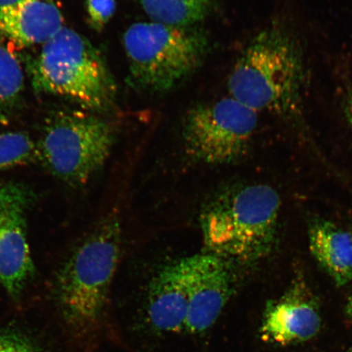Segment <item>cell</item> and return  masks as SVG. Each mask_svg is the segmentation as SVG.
Returning <instances> with one entry per match:
<instances>
[{
	"mask_svg": "<svg viewBox=\"0 0 352 352\" xmlns=\"http://www.w3.org/2000/svg\"><path fill=\"white\" fill-rule=\"evenodd\" d=\"M305 79L300 47L292 33L274 24L242 52L228 78L230 96L254 110L281 118L300 114Z\"/></svg>",
	"mask_w": 352,
	"mask_h": 352,
	"instance_id": "cell-1",
	"label": "cell"
},
{
	"mask_svg": "<svg viewBox=\"0 0 352 352\" xmlns=\"http://www.w3.org/2000/svg\"><path fill=\"white\" fill-rule=\"evenodd\" d=\"M280 206L278 193L267 184L231 189L215 197L200 217L206 253L232 267L261 262L274 248Z\"/></svg>",
	"mask_w": 352,
	"mask_h": 352,
	"instance_id": "cell-2",
	"label": "cell"
},
{
	"mask_svg": "<svg viewBox=\"0 0 352 352\" xmlns=\"http://www.w3.org/2000/svg\"><path fill=\"white\" fill-rule=\"evenodd\" d=\"M121 228L116 218L100 223L61 264L56 276L57 300L70 327L78 331L98 324L120 261Z\"/></svg>",
	"mask_w": 352,
	"mask_h": 352,
	"instance_id": "cell-3",
	"label": "cell"
},
{
	"mask_svg": "<svg viewBox=\"0 0 352 352\" xmlns=\"http://www.w3.org/2000/svg\"><path fill=\"white\" fill-rule=\"evenodd\" d=\"M30 70L35 89L72 100L86 111H109L116 103L117 85L107 61L76 30L63 26L44 43Z\"/></svg>",
	"mask_w": 352,
	"mask_h": 352,
	"instance_id": "cell-4",
	"label": "cell"
},
{
	"mask_svg": "<svg viewBox=\"0 0 352 352\" xmlns=\"http://www.w3.org/2000/svg\"><path fill=\"white\" fill-rule=\"evenodd\" d=\"M195 26V25H193ZM193 26L136 22L123 35L132 83L144 91H168L199 67L208 38Z\"/></svg>",
	"mask_w": 352,
	"mask_h": 352,
	"instance_id": "cell-5",
	"label": "cell"
},
{
	"mask_svg": "<svg viewBox=\"0 0 352 352\" xmlns=\"http://www.w3.org/2000/svg\"><path fill=\"white\" fill-rule=\"evenodd\" d=\"M114 140L111 124L96 113L60 112L44 126L38 158L60 182L79 187L102 168Z\"/></svg>",
	"mask_w": 352,
	"mask_h": 352,
	"instance_id": "cell-6",
	"label": "cell"
},
{
	"mask_svg": "<svg viewBox=\"0 0 352 352\" xmlns=\"http://www.w3.org/2000/svg\"><path fill=\"white\" fill-rule=\"evenodd\" d=\"M258 126V113L228 96L197 104L184 122V142L193 160L228 164L248 149Z\"/></svg>",
	"mask_w": 352,
	"mask_h": 352,
	"instance_id": "cell-7",
	"label": "cell"
},
{
	"mask_svg": "<svg viewBox=\"0 0 352 352\" xmlns=\"http://www.w3.org/2000/svg\"><path fill=\"white\" fill-rule=\"evenodd\" d=\"M34 198L24 184H0V285L13 299H19L34 275L28 228Z\"/></svg>",
	"mask_w": 352,
	"mask_h": 352,
	"instance_id": "cell-8",
	"label": "cell"
},
{
	"mask_svg": "<svg viewBox=\"0 0 352 352\" xmlns=\"http://www.w3.org/2000/svg\"><path fill=\"white\" fill-rule=\"evenodd\" d=\"M190 289L184 331L202 334L217 322L236 289L234 267L208 253L189 256Z\"/></svg>",
	"mask_w": 352,
	"mask_h": 352,
	"instance_id": "cell-9",
	"label": "cell"
},
{
	"mask_svg": "<svg viewBox=\"0 0 352 352\" xmlns=\"http://www.w3.org/2000/svg\"><path fill=\"white\" fill-rule=\"evenodd\" d=\"M320 325L318 302L306 285L298 281L280 298L267 302L261 333L267 342L289 346L315 338Z\"/></svg>",
	"mask_w": 352,
	"mask_h": 352,
	"instance_id": "cell-10",
	"label": "cell"
},
{
	"mask_svg": "<svg viewBox=\"0 0 352 352\" xmlns=\"http://www.w3.org/2000/svg\"><path fill=\"white\" fill-rule=\"evenodd\" d=\"M190 289L188 257L167 263L149 284L145 314L154 333L184 331Z\"/></svg>",
	"mask_w": 352,
	"mask_h": 352,
	"instance_id": "cell-11",
	"label": "cell"
},
{
	"mask_svg": "<svg viewBox=\"0 0 352 352\" xmlns=\"http://www.w3.org/2000/svg\"><path fill=\"white\" fill-rule=\"evenodd\" d=\"M63 26L55 0H26L0 14V36L21 46L43 45Z\"/></svg>",
	"mask_w": 352,
	"mask_h": 352,
	"instance_id": "cell-12",
	"label": "cell"
},
{
	"mask_svg": "<svg viewBox=\"0 0 352 352\" xmlns=\"http://www.w3.org/2000/svg\"><path fill=\"white\" fill-rule=\"evenodd\" d=\"M316 262L338 286L352 281V235L333 222L318 219L308 232Z\"/></svg>",
	"mask_w": 352,
	"mask_h": 352,
	"instance_id": "cell-13",
	"label": "cell"
},
{
	"mask_svg": "<svg viewBox=\"0 0 352 352\" xmlns=\"http://www.w3.org/2000/svg\"><path fill=\"white\" fill-rule=\"evenodd\" d=\"M138 2L153 21L193 26L208 15L213 0H138Z\"/></svg>",
	"mask_w": 352,
	"mask_h": 352,
	"instance_id": "cell-14",
	"label": "cell"
},
{
	"mask_svg": "<svg viewBox=\"0 0 352 352\" xmlns=\"http://www.w3.org/2000/svg\"><path fill=\"white\" fill-rule=\"evenodd\" d=\"M23 69L17 57L0 45V116L19 100L24 90Z\"/></svg>",
	"mask_w": 352,
	"mask_h": 352,
	"instance_id": "cell-15",
	"label": "cell"
},
{
	"mask_svg": "<svg viewBox=\"0 0 352 352\" xmlns=\"http://www.w3.org/2000/svg\"><path fill=\"white\" fill-rule=\"evenodd\" d=\"M38 158L37 144L21 131H0V170L32 164Z\"/></svg>",
	"mask_w": 352,
	"mask_h": 352,
	"instance_id": "cell-16",
	"label": "cell"
},
{
	"mask_svg": "<svg viewBox=\"0 0 352 352\" xmlns=\"http://www.w3.org/2000/svg\"><path fill=\"white\" fill-rule=\"evenodd\" d=\"M87 20L90 28L101 32L116 14V0H86Z\"/></svg>",
	"mask_w": 352,
	"mask_h": 352,
	"instance_id": "cell-17",
	"label": "cell"
},
{
	"mask_svg": "<svg viewBox=\"0 0 352 352\" xmlns=\"http://www.w3.org/2000/svg\"><path fill=\"white\" fill-rule=\"evenodd\" d=\"M0 352H43L24 334L10 329H0Z\"/></svg>",
	"mask_w": 352,
	"mask_h": 352,
	"instance_id": "cell-18",
	"label": "cell"
},
{
	"mask_svg": "<svg viewBox=\"0 0 352 352\" xmlns=\"http://www.w3.org/2000/svg\"><path fill=\"white\" fill-rule=\"evenodd\" d=\"M26 0H0V14L14 10Z\"/></svg>",
	"mask_w": 352,
	"mask_h": 352,
	"instance_id": "cell-19",
	"label": "cell"
},
{
	"mask_svg": "<svg viewBox=\"0 0 352 352\" xmlns=\"http://www.w3.org/2000/svg\"><path fill=\"white\" fill-rule=\"evenodd\" d=\"M346 113L347 118H349L351 125L352 126V95L346 101Z\"/></svg>",
	"mask_w": 352,
	"mask_h": 352,
	"instance_id": "cell-20",
	"label": "cell"
},
{
	"mask_svg": "<svg viewBox=\"0 0 352 352\" xmlns=\"http://www.w3.org/2000/svg\"><path fill=\"white\" fill-rule=\"evenodd\" d=\"M346 311L347 316H349L352 320V294L349 298V301H347Z\"/></svg>",
	"mask_w": 352,
	"mask_h": 352,
	"instance_id": "cell-21",
	"label": "cell"
},
{
	"mask_svg": "<svg viewBox=\"0 0 352 352\" xmlns=\"http://www.w3.org/2000/svg\"><path fill=\"white\" fill-rule=\"evenodd\" d=\"M345 352H352V349H349V350H347Z\"/></svg>",
	"mask_w": 352,
	"mask_h": 352,
	"instance_id": "cell-22",
	"label": "cell"
}]
</instances>
